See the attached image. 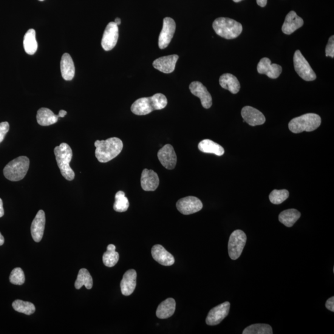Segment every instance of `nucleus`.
I'll return each mask as SVG.
<instances>
[{
	"mask_svg": "<svg viewBox=\"0 0 334 334\" xmlns=\"http://www.w3.org/2000/svg\"><path fill=\"white\" fill-rule=\"evenodd\" d=\"M95 157L101 163L109 162L117 157L122 151L123 143L118 138H110L107 140L96 141Z\"/></svg>",
	"mask_w": 334,
	"mask_h": 334,
	"instance_id": "f257e3e1",
	"label": "nucleus"
},
{
	"mask_svg": "<svg viewBox=\"0 0 334 334\" xmlns=\"http://www.w3.org/2000/svg\"><path fill=\"white\" fill-rule=\"evenodd\" d=\"M168 104L165 95L162 93H156L151 97H143L138 99L131 106V112L137 115L149 114L154 110H162Z\"/></svg>",
	"mask_w": 334,
	"mask_h": 334,
	"instance_id": "f03ea898",
	"label": "nucleus"
},
{
	"mask_svg": "<svg viewBox=\"0 0 334 334\" xmlns=\"http://www.w3.org/2000/svg\"><path fill=\"white\" fill-rule=\"evenodd\" d=\"M54 154L56 162L63 177L69 181L74 180L75 174L70 165L72 160L73 151L69 144L63 143L55 147Z\"/></svg>",
	"mask_w": 334,
	"mask_h": 334,
	"instance_id": "7ed1b4c3",
	"label": "nucleus"
},
{
	"mask_svg": "<svg viewBox=\"0 0 334 334\" xmlns=\"http://www.w3.org/2000/svg\"><path fill=\"white\" fill-rule=\"evenodd\" d=\"M213 29L218 36L226 39H233L241 35L243 26L236 20L228 18H219L212 24Z\"/></svg>",
	"mask_w": 334,
	"mask_h": 334,
	"instance_id": "20e7f679",
	"label": "nucleus"
},
{
	"mask_svg": "<svg viewBox=\"0 0 334 334\" xmlns=\"http://www.w3.org/2000/svg\"><path fill=\"white\" fill-rule=\"evenodd\" d=\"M321 124V118L315 113H307L292 119L288 124V128L293 133L311 132L318 129Z\"/></svg>",
	"mask_w": 334,
	"mask_h": 334,
	"instance_id": "39448f33",
	"label": "nucleus"
},
{
	"mask_svg": "<svg viewBox=\"0 0 334 334\" xmlns=\"http://www.w3.org/2000/svg\"><path fill=\"white\" fill-rule=\"evenodd\" d=\"M29 158L20 156L11 161L5 166L4 174L7 179L12 182H18L23 179L29 170Z\"/></svg>",
	"mask_w": 334,
	"mask_h": 334,
	"instance_id": "423d86ee",
	"label": "nucleus"
},
{
	"mask_svg": "<svg viewBox=\"0 0 334 334\" xmlns=\"http://www.w3.org/2000/svg\"><path fill=\"white\" fill-rule=\"evenodd\" d=\"M247 237L244 231L240 230L234 231L229 239L228 254L233 260L239 259L245 248Z\"/></svg>",
	"mask_w": 334,
	"mask_h": 334,
	"instance_id": "0eeeda50",
	"label": "nucleus"
},
{
	"mask_svg": "<svg viewBox=\"0 0 334 334\" xmlns=\"http://www.w3.org/2000/svg\"><path fill=\"white\" fill-rule=\"evenodd\" d=\"M294 67L297 74L304 80L312 81L316 79V75L308 61L299 50H296L293 56Z\"/></svg>",
	"mask_w": 334,
	"mask_h": 334,
	"instance_id": "6e6552de",
	"label": "nucleus"
},
{
	"mask_svg": "<svg viewBox=\"0 0 334 334\" xmlns=\"http://www.w3.org/2000/svg\"><path fill=\"white\" fill-rule=\"evenodd\" d=\"M203 205L199 199L194 196H188L182 198L177 203V208L184 215H190L200 211Z\"/></svg>",
	"mask_w": 334,
	"mask_h": 334,
	"instance_id": "1a4fd4ad",
	"label": "nucleus"
},
{
	"mask_svg": "<svg viewBox=\"0 0 334 334\" xmlns=\"http://www.w3.org/2000/svg\"><path fill=\"white\" fill-rule=\"evenodd\" d=\"M175 29L176 24L174 19L169 17L163 19L162 29L158 38V47L160 49H165L169 46L174 37Z\"/></svg>",
	"mask_w": 334,
	"mask_h": 334,
	"instance_id": "9d476101",
	"label": "nucleus"
},
{
	"mask_svg": "<svg viewBox=\"0 0 334 334\" xmlns=\"http://www.w3.org/2000/svg\"><path fill=\"white\" fill-rule=\"evenodd\" d=\"M230 308V304L228 302L223 303L212 308L207 316L206 324L209 325H216L220 324L228 316Z\"/></svg>",
	"mask_w": 334,
	"mask_h": 334,
	"instance_id": "9b49d317",
	"label": "nucleus"
},
{
	"mask_svg": "<svg viewBox=\"0 0 334 334\" xmlns=\"http://www.w3.org/2000/svg\"><path fill=\"white\" fill-rule=\"evenodd\" d=\"M118 36V25L116 24L115 22H110L107 25L102 39L101 44L104 50H112L117 44Z\"/></svg>",
	"mask_w": 334,
	"mask_h": 334,
	"instance_id": "f8f14e48",
	"label": "nucleus"
},
{
	"mask_svg": "<svg viewBox=\"0 0 334 334\" xmlns=\"http://www.w3.org/2000/svg\"><path fill=\"white\" fill-rule=\"evenodd\" d=\"M158 160L162 165L168 170L175 169L177 165V157L174 148L171 144H166L158 152Z\"/></svg>",
	"mask_w": 334,
	"mask_h": 334,
	"instance_id": "ddd939ff",
	"label": "nucleus"
},
{
	"mask_svg": "<svg viewBox=\"0 0 334 334\" xmlns=\"http://www.w3.org/2000/svg\"><path fill=\"white\" fill-rule=\"evenodd\" d=\"M189 90L192 94L200 98L204 108H211L212 105V96L202 83L198 81L192 82L189 85Z\"/></svg>",
	"mask_w": 334,
	"mask_h": 334,
	"instance_id": "4468645a",
	"label": "nucleus"
},
{
	"mask_svg": "<svg viewBox=\"0 0 334 334\" xmlns=\"http://www.w3.org/2000/svg\"><path fill=\"white\" fill-rule=\"evenodd\" d=\"M259 74L265 75L271 79H277L282 72V68L277 64H271L270 58H263L260 59L257 66Z\"/></svg>",
	"mask_w": 334,
	"mask_h": 334,
	"instance_id": "2eb2a0df",
	"label": "nucleus"
},
{
	"mask_svg": "<svg viewBox=\"0 0 334 334\" xmlns=\"http://www.w3.org/2000/svg\"><path fill=\"white\" fill-rule=\"evenodd\" d=\"M242 116L244 121L252 126L261 125L265 121V118L262 113L250 106L243 107Z\"/></svg>",
	"mask_w": 334,
	"mask_h": 334,
	"instance_id": "dca6fc26",
	"label": "nucleus"
},
{
	"mask_svg": "<svg viewBox=\"0 0 334 334\" xmlns=\"http://www.w3.org/2000/svg\"><path fill=\"white\" fill-rule=\"evenodd\" d=\"M141 184L143 190L154 191L159 185V178L157 173L152 170L144 169L141 174Z\"/></svg>",
	"mask_w": 334,
	"mask_h": 334,
	"instance_id": "f3484780",
	"label": "nucleus"
},
{
	"mask_svg": "<svg viewBox=\"0 0 334 334\" xmlns=\"http://www.w3.org/2000/svg\"><path fill=\"white\" fill-rule=\"evenodd\" d=\"M178 58L179 56L177 55L162 56L153 62V66L160 72L169 74L175 70Z\"/></svg>",
	"mask_w": 334,
	"mask_h": 334,
	"instance_id": "a211bd4d",
	"label": "nucleus"
},
{
	"mask_svg": "<svg viewBox=\"0 0 334 334\" xmlns=\"http://www.w3.org/2000/svg\"><path fill=\"white\" fill-rule=\"evenodd\" d=\"M304 24V20L297 15L295 11H291L286 16L282 30L285 35H290Z\"/></svg>",
	"mask_w": 334,
	"mask_h": 334,
	"instance_id": "6ab92c4d",
	"label": "nucleus"
},
{
	"mask_svg": "<svg viewBox=\"0 0 334 334\" xmlns=\"http://www.w3.org/2000/svg\"><path fill=\"white\" fill-rule=\"evenodd\" d=\"M45 225V214L44 211L40 210L37 214L31 225V235L37 243L41 241L44 236Z\"/></svg>",
	"mask_w": 334,
	"mask_h": 334,
	"instance_id": "aec40b11",
	"label": "nucleus"
},
{
	"mask_svg": "<svg viewBox=\"0 0 334 334\" xmlns=\"http://www.w3.org/2000/svg\"><path fill=\"white\" fill-rule=\"evenodd\" d=\"M137 273L134 270L126 271L120 283L121 293L124 296H129L134 292L137 287Z\"/></svg>",
	"mask_w": 334,
	"mask_h": 334,
	"instance_id": "412c9836",
	"label": "nucleus"
},
{
	"mask_svg": "<svg viewBox=\"0 0 334 334\" xmlns=\"http://www.w3.org/2000/svg\"><path fill=\"white\" fill-rule=\"evenodd\" d=\"M151 253L153 258L161 265L171 266L175 263L174 257L162 245H155L153 246Z\"/></svg>",
	"mask_w": 334,
	"mask_h": 334,
	"instance_id": "4be33fe9",
	"label": "nucleus"
},
{
	"mask_svg": "<svg viewBox=\"0 0 334 334\" xmlns=\"http://www.w3.org/2000/svg\"><path fill=\"white\" fill-rule=\"evenodd\" d=\"M61 73L64 80L72 81L75 77V66L72 56L69 53H64L61 57Z\"/></svg>",
	"mask_w": 334,
	"mask_h": 334,
	"instance_id": "5701e85b",
	"label": "nucleus"
},
{
	"mask_svg": "<svg viewBox=\"0 0 334 334\" xmlns=\"http://www.w3.org/2000/svg\"><path fill=\"white\" fill-rule=\"evenodd\" d=\"M176 309V302L172 298H167L158 305L156 316L159 319H167L174 315Z\"/></svg>",
	"mask_w": 334,
	"mask_h": 334,
	"instance_id": "b1692460",
	"label": "nucleus"
},
{
	"mask_svg": "<svg viewBox=\"0 0 334 334\" xmlns=\"http://www.w3.org/2000/svg\"><path fill=\"white\" fill-rule=\"evenodd\" d=\"M219 83L222 88L229 90L233 94L239 92L241 87L240 82L236 76L229 73H226L220 76Z\"/></svg>",
	"mask_w": 334,
	"mask_h": 334,
	"instance_id": "393cba45",
	"label": "nucleus"
},
{
	"mask_svg": "<svg viewBox=\"0 0 334 334\" xmlns=\"http://www.w3.org/2000/svg\"><path fill=\"white\" fill-rule=\"evenodd\" d=\"M58 116L47 108L40 109L37 113V121L40 125L50 126L57 122Z\"/></svg>",
	"mask_w": 334,
	"mask_h": 334,
	"instance_id": "a878e982",
	"label": "nucleus"
},
{
	"mask_svg": "<svg viewBox=\"0 0 334 334\" xmlns=\"http://www.w3.org/2000/svg\"><path fill=\"white\" fill-rule=\"evenodd\" d=\"M200 151L207 154H214L217 156H222L225 153L223 147L210 140H204L198 144Z\"/></svg>",
	"mask_w": 334,
	"mask_h": 334,
	"instance_id": "bb28decb",
	"label": "nucleus"
},
{
	"mask_svg": "<svg viewBox=\"0 0 334 334\" xmlns=\"http://www.w3.org/2000/svg\"><path fill=\"white\" fill-rule=\"evenodd\" d=\"M301 217V213L296 209H290L283 211L279 214L280 222L287 227H291Z\"/></svg>",
	"mask_w": 334,
	"mask_h": 334,
	"instance_id": "cd10ccee",
	"label": "nucleus"
},
{
	"mask_svg": "<svg viewBox=\"0 0 334 334\" xmlns=\"http://www.w3.org/2000/svg\"><path fill=\"white\" fill-rule=\"evenodd\" d=\"M23 45L25 52L27 54L32 55L35 54L38 49V44L36 40V31L35 29H29L25 34L24 38Z\"/></svg>",
	"mask_w": 334,
	"mask_h": 334,
	"instance_id": "c85d7f7f",
	"label": "nucleus"
},
{
	"mask_svg": "<svg viewBox=\"0 0 334 334\" xmlns=\"http://www.w3.org/2000/svg\"><path fill=\"white\" fill-rule=\"evenodd\" d=\"M85 286L87 289H91L93 286V279L89 272L86 269H81L79 271L77 279L75 282V288L76 289L80 288Z\"/></svg>",
	"mask_w": 334,
	"mask_h": 334,
	"instance_id": "c756f323",
	"label": "nucleus"
},
{
	"mask_svg": "<svg viewBox=\"0 0 334 334\" xmlns=\"http://www.w3.org/2000/svg\"><path fill=\"white\" fill-rule=\"evenodd\" d=\"M13 308L17 312L24 313L26 315H31L35 313L36 307L32 303L17 299L13 303Z\"/></svg>",
	"mask_w": 334,
	"mask_h": 334,
	"instance_id": "7c9ffc66",
	"label": "nucleus"
},
{
	"mask_svg": "<svg viewBox=\"0 0 334 334\" xmlns=\"http://www.w3.org/2000/svg\"><path fill=\"white\" fill-rule=\"evenodd\" d=\"M129 206L128 198L122 191H118L115 194V202L113 209L118 212H124L128 210Z\"/></svg>",
	"mask_w": 334,
	"mask_h": 334,
	"instance_id": "2f4dec72",
	"label": "nucleus"
},
{
	"mask_svg": "<svg viewBox=\"0 0 334 334\" xmlns=\"http://www.w3.org/2000/svg\"><path fill=\"white\" fill-rule=\"evenodd\" d=\"M243 334H272L273 329L270 325L256 324L250 325L243 330Z\"/></svg>",
	"mask_w": 334,
	"mask_h": 334,
	"instance_id": "473e14b6",
	"label": "nucleus"
},
{
	"mask_svg": "<svg viewBox=\"0 0 334 334\" xmlns=\"http://www.w3.org/2000/svg\"><path fill=\"white\" fill-rule=\"evenodd\" d=\"M288 196H289V192L287 189H281V190L274 189L271 192L270 199L274 205H280L287 200Z\"/></svg>",
	"mask_w": 334,
	"mask_h": 334,
	"instance_id": "72a5a7b5",
	"label": "nucleus"
},
{
	"mask_svg": "<svg viewBox=\"0 0 334 334\" xmlns=\"http://www.w3.org/2000/svg\"><path fill=\"white\" fill-rule=\"evenodd\" d=\"M119 254L115 250H109L104 253L103 259L105 265L112 268L117 264L119 260Z\"/></svg>",
	"mask_w": 334,
	"mask_h": 334,
	"instance_id": "f704fd0d",
	"label": "nucleus"
},
{
	"mask_svg": "<svg viewBox=\"0 0 334 334\" xmlns=\"http://www.w3.org/2000/svg\"><path fill=\"white\" fill-rule=\"evenodd\" d=\"M10 281L11 284L14 285H21L24 284L25 275L23 271L19 268L14 269L10 274Z\"/></svg>",
	"mask_w": 334,
	"mask_h": 334,
	"instance_id": "c9c22d12",
	"label": "nucleus"
},
{
	"mask_svg": "<svg viewBox=\"0 0 334 334\" xmlns=\"http://www.w3.org/2000/svg\"><path fill=\"white\" fill-rule=\"evenodd\" d=\"M325 55L334 57V36H331L325 48Z\"/></svg>",
	"mask_w": 334,
	"mask_h": 334,
	"instance_id": "e433bc0d",
	"label": "nucleus"
},
{
	"mask_svg": "<svg viewBox=\"0 0 334 334\" xmlns=\"http://www.w3.org/2000/svg\"><path fill=\"white\" fill-rule=\"evenodd\" d=\"M10 129V124L7 121L0 123V143L4 140L5 136L7 135Z\"/></svg>",
	"mask_w": 334,
	"mask_h": 334,
	"instance_id": "4c0bfd02",
	"label": "nucleus"
},
{
	"mask_svg": "<svg viewBox=\"0 0 334 334\" xmlns=\"http://www.w3.org/2000/svg\"><path fill=\"white\" fill-rule=\"evenodd\" d=\"M325 307H326L327 310H329L332 312L334 311V297H330V298L327 300L326 303H325Z\"/></svg>",
	"mask_w": 334,
	"mask_h": 334,
	"instance_id": "58836bf2",
	"label": "nucleus"
},
{
	"mask_svg": "<svg viewBox=\"0 0 334 334\" xmlns=\"http://www.w3.org/2000/svg\"><path fill=\"white\" fill-rule=\"evenodd\" d=\"M256 2L260 7H265L267 5L268 0H256Z\"/></svg>",
	"mask_w": 334,
	"mask_h": 334,
	"instance_id": "ea45409f",
	"label": "nucleus"
},
{
	"mask_svg": "<svg viewBox=\"0 0 334 334\" xmlns=\"http://www.w3.org/2000/svg\"><path fill=\"white\" fill-rule=\"evenodd\" d=\"M4 216V205H3V201L0 198V218Z\"/></svg>",
	"mask_w": 334,
	"mask_h": 334,
	"instance_id": "a19ab883",
	"label": "nucleus"
},
{
	"mask_svg": "<svg viewBox=\"0 0 334 334\" xmlns=\"http://www.w3.org/2000/svg\"><path fill=\"white\" fill-rule=\"evenodd\" d=\"M66 114H67V112L65 111V110H60V111H59L58 116L59 118V117L63 118L64 117V116L66 115Z\"/></svg>",
	"mask_w": 334,
	"mask_h": 334,
	"instance_id": "79ce46f5",
	"label": "nucleus"
},
{
	"mask_svg": "<svg viewBox=\"0 0 334 334\" xmlns=\"http://www.w3.org/2000/svg\"><path fill=\"white\" fill-rule=\"evenodd\" d=\"M5 239L4 236H2V233H0V246H2L4 244Z\"/></svg>",
	"mask_w": 334,
	"mask_h": 334,
	"instance_id": "37998d69",
	"label": "nucleus"
},
{
	"mask_svg": "<svg viewBox=\"0 0 334 334\" xmlns=\"http://www.w3.org/2000/svg\"><path fill=\"white\" fill-rule=\"evenodd\" d=\"M114 22L117 25L121 24V19L120 18H116Z\"/></svg>",
	"mask_w": 334,
	"mask_h": 334,
	"instance_id": "c03bdc74",
	"label": "nucleus"
},
{
	"mask_svg": "<svg viewBox=\"0 0 334 334\" xmlns=\"http://www.w3.org/2000/svg\"><path fill=\"white\" fill-rule=\"evenodd\" d=\"M233 1L236 3H239L242 1V0H233Z\"/></svg>",
	"mask_w": 334,
	"mask_h": 334,
	"instance_id": "a18cd8bd",
	"label": "nucleus"
},
{
	"mask_svg": "<svg viewBox=\"0 0 334 334\" xmlns=\"http://www.w3.org/2000/svg\"><path fill=\"white\" fill-rule=\"evenodd\" d=\"M39 1H40V2H43V1H44V0H39Z\"/></svg>",
	"mask_w": 334,
	"mask_h": 334,
	"instance_id": "49530a36",
	"label": "nucleus"
}]
</instances>
